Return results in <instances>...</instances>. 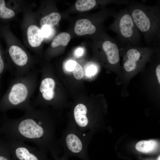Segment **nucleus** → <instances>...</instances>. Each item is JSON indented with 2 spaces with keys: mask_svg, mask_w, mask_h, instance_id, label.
<instances>
[{
  "mask_svg": "<svg viewBox=\"0 0 160 160\" xmlns=\"http://www.w3.org/2000/svg\"><path fill=\"white\" fill-rule=\"evenodd\" d=\"M28 95V90L25 84L22 83L15 84L9 95L10 104L13 106H18L24 102Z\"/></svg>",
  "mask_w": 160,
  "mask_h": 160,
  "instance_id": "0eeeda50",
  "label": "nucleus"
},
{
  "mask_svg": "<svg viewBox=\"0 0 160 160\" xmlns=\"http://www.w3.org/2000/svg\"><path fill=\"white\" fill-rule=\"evenodd\" d=\"M4 68V64L2 59L0 55V73L3 71Z\"/></svg>",
  "mask_w": 160,
  "mask_h": 160,
  "instance_id": "412c9836",
  "label": "nucleus"
},
{
  "mask_svg": "<svg viewBox=\"0 0 160 160\" xmlns=\"http://www.w3.org/2000/svg\"><path fill=\"white\" fill-rule=\"evenodd\" d=\"M55 86L54 80L51 78L44 79L41 81L39 87V91L42 94L44 99L47 101H50L54 97V89Z\"/></svg>",
  "mask_w": 160,
  "mask_h": 160,
  "instance_id": "1a4fd4ad",
  "label": "nucleus"
},
{
  "mask_svg": "<svg viewBox=\"0 0 160 160\" xmlns=\"http://www.w3.org/2000/svg\"><path fill=\"white\" fill-rule=\"evenodd\" d=\"M0 160H12L11 153L6 140L1 139Z\"/></svg>",
  "mask_w": 160,
  "mask_h": 160,
  "instance_id": "f3484780",
  "label": "nucleus"
},
{
  "mask_svg": "<svg viewBox=\"0 0 160 160\" xmlns=\"http://www.w3.org/2000/svg\"><path fill=\"white\" fill-rule=\"evenodd\" d=\"M97 30L95 25L90 20L85 18L77 20L74 28L75 33L80 36L93 34L96 32Z\"/></svg>",
  "mask_w": 160,
  "mask_h": 160,
  "instance_id": "6e6552de",
  "label": "nucleus"
},
{
  "mask_svg": "<svg viewBox=\"0 0 160 160\" xmlns=\"http://www.w3.org/2000/svg\"><path fill=\"white\" fill-rule=\"evenodd\" d=\"M83 50L81 49H79L77 50L76 52V54L78 55H80L83 53Z\"/></svg>",
  "mask_w": 160,
  "mask_h": 160,
  "instance_id": "5701e85b",
  "label": "nucleus"
},
{
  "mask_svg": "<svg viewBox=\"0 0 160 160\" xmlns=\"http://www.w3.org/2000/svg\"><path fill=\"white\" fill-rule=\"evenodd\" d=\"M9 53L12 60L17 65L23 66L26 63L28 59L27 55L19 47L11 46L9 49Z\"/></svg>",
  "mask_w": 160,
  "mask_h": 160,
  "instance_id": "9b49d317",
  "label": "nucleus"
},
{
  "mask_svg": "<svg viewBox=\"0 0 160 160\" xmlns=\"http://www.w3.org/2000/svg\"><path fill=\"white\" fill-rule=\"evenodd\" d=\"M158 142L154 140H142L138 142L136 145V148L141 152L149 153L154 151L159 147Z\"/></svg>",
  "mask_w": 160,
  "mask_h": 160,
  "instance_id": "f8f14e48",
  "label": "nucleus"
},
{
  "mask_svg": "<svg viewBox=\"0 0 160 160\" xmlns=\"http://www.w3.org/2000/svg\"><path fill=\"white\" fill-rule=\"evenodd\" d=\"M27 33L28 42L32 47L39 46L44 39L41 29L36 25H30L28 28Z\"/></svg>",
  "mask_w": 160,
  "mask_h": 160,
  "instance_id": "9d476101",
  "label": "nucleus"
},
{
  "mask_svg": "<svg viewBox=\"0 0 160 160\" xmlns=\"http://www.w3.org/2000/svg\"><path fill=\"white\" fill-rule=\"evenodd\" d=\"M92 134L80 131L74 124L68 121L58 140L63 151L68 158L77 157L81 160H89L88 147Z\"/></svg>",
  "mask_w": 160,
  "mask_h": 160,
  "instance_id": "20e7f679",
  "label": "nucleus"
},
{
  "mask_svg": "<svg viewBox=\"0 0 160 160\" xmlns=\"http://www.w3.org/2000/svg\"><path fill=\"white\" fill-rule=\"evenodd\" d=\"M128 9L146 43L155 49L160 48V6H148L134 1H129Z\"/></svg>",
  "mask_w": 160,
  "mask_h": 160,
  "instance_id": "f03ea898",
  "label": "nucleus"
},
{
  "mask_svg": "<svg viewBox=\"0 0 160 160\" xmlns=\"http://www.w3.org/2000/svg\"><path fill=\"white\" fill-rule=\"evenodd\" d=\"M40 29L42 34L44 38L49 37L52 32L51 27L45 25L41 27Z\"/></svg>",
  "mask_w": 160,
  "mask_h": 160,
  "instance_id": "6ab92c4d",
  "label": "nucleus"
},
{
  "mask_svg": "<svg viewBox=\"0 0 160 160\" xmlns=\"http://www.w3.org/2000/svg\"><path fill=\"white\" fill-rule=\"evenodd\" d=\"M6 141L11 153L12 160H49L47 154L38 148L29 146L16 140L6 139Z\"/></svg>",
  "mask_w": 160,
  "mask_h": 160,
  "instance_id": "423d86ee",
  "label": "nucleus"
},
{
  "mask_svg": "<svg viewBox=\"0 0 160 160\" xmlns=\"http://www.w3.org/2000/svg\"><path fill=\"white\" fill-rule=\"evenodd\" d=\"M158 160H160V156H159L158 157Z\"/></svg>",
  "mask_w": 160,
  "mask_h": 160,
  "instance_id": "b1692460",
  "label": "nucleus"
},
{
  "mask_svg": "<svg viewBox=\"0 0 160 160\" xmlns=\"http://www.w3.org/2000/svg\"><path fill=\"white\" fill-rule=\"evenodd\" d=\"M68 158L66 156L63 155L60 158L59 157L58 159H55L54 160H67Z\"/></svg>",
  "mask_w": 160,
  "mask_h": 160,
  "instance_id": "4be33fe9",
  "label": "nucleus"
},
{
  "mask_svg": "<svg viewBox=\"0 0 160 160\" xmlns=\"http://www.w3.org/2000/svg\"><path fill=\"white\" fill-rule=\"evenodd\" d=\"M95 68L93 67L89 68L86 71V73L87 75H91L94 73L95 72Z\"/></svg>",
  "mask_w": 160,
  "mask_h": 160,
  "instance_id": "aec40b11",
  "label": "nucleus"
},
{
  "mask_svg": "<svg viewBox=\"0 0 160 160\" xmlns=\"http://www.w3.org/2000/svg\"><path fill=\"white\" fill-rule=\"evenodd\" d=\"M60 18L59 13L52 12L42 17L40 21V24L41 27L46 25L51 28L58 23Z\"/></svg>",
  "mask_w": 160,
  "mask_h": 160,
  "instance_id": "4468645a",
  "label": "nucleus"
},
{
  "mask_svg": "<svg viewBox=\"0 0 160 160\" xmlns=\"http://www.w3.org/2000/svg\"><path fill=\"white\" fill-rule=\"evenodd\" d=\"M60 122L40 111L29 110L23 117L0 121V135L6 139L27 141L36 145L42 152L50 153L55 159L62 151L56 131Z\"/></svg>",
  "mask_w": 160,
  "mask_h": 160,
  "instance_id": "f257e3e1",
  "label": "nucleus"
},
{
  "mask_svg": "<svg viewBox=\"0 0 160 160\" xmlns=\"http://www.w3.org/2000/svg\"><path fill=\"white\" fill-rule=\"evenodd\" d=\"M66 68L68 71H72L75 78L78 80L82 79L84 75L82 66L76 61L70 60L66 65Z\"/></svg>",
  "mask_w": 160,
  "mask_h": 160,
  "instance_id": "ddd939ff",
  "label": "nucleus"
},
{
  "mask_svg": "<svg viewBox=\"0 0 160 160\" xmlns=\"http://www.w3.org/2000/svg\"><path fill=\"white\" fill-rule=\"evenodd\" d=\"M113 17L114 20L109 28L117 35L116 39L119 47L129 45L140 47V33L127 8L120 9Z\"/></svg>",
  "mask_w": 160,
  "mask_h": 160,
  "instance_id": "39448f33",
  "label": "nucleus"
},
{
  "mask_svg": "<svg viewBox=\"0 0 160 160\" xmlns=\"http://www.w3.org/2000/svg\"><path fill=\"white\" fill-rule=\"evenodd\" d=\"M15 14L13 11L5 7L4 0H0V17L1 18H10L13 17Z\"/></svg>",
  "mask_w": 160,
  "mask_h": 160,
  "instance_id": "a211bd4d",
  "label": "nucleus"
},
{
  "mask_svg": "<svg viewBox=\"0 0 160 160\" xmlns=\"http://www.w3.org/2000/svg\"><path fill=\"white\" fill-rule=\"evenodd\" d=\"M157 49L149 46L129 45L119 47L120 57L122 59L121 69L123 87H125L135 75L144 69Z\"/></svg>",
  "mask_w": 160,
  "mask_h": 160,
  "instance_id": "7ed1b4c3",
  "label": "nucleus"
},
{
  "mask_svg": "<svg viewBox=\"0 0 160 160\" xmlns=\"http://www.w3.org/2000/svg\"><path fill=\"white\" fill-rule=\"evenodd\" d=\"M71 38L70 35L66 32H62L57 36L51 43V46L55 48L62 45L66 46L68 43Z\"/></svg>",
  "mask_w": 160,
  "mask_h": 160,
  "instance_id": "dca6fc26",
  "label": "nucleus"
},
{
  "mask_svg": "<svg viewBox=\"0 0 160 160\" xmlns=\"http://www.w3.org/2000/svg\"><path fill=\"white\" fill-rule=\"evenodd\" d=\"M97 4L95 0H78L76 1L75 6L78 10L84 12L94 8Z\"/></svg>",
  "mask_w": 160,
  "mask_h": 160,
  "instance_id": "2eb2a0df",
  "label": "nucleus"
}]
</instances>
